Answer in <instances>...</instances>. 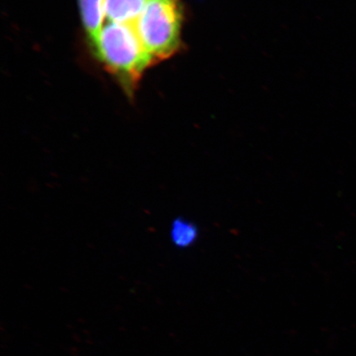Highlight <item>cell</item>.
<instances>
[{"label": "cell", "mask_w": 356, "mask_h": 356, "mask_svg": "<svg viewBox=\"0 0 356 356\" xmlns=\"http://www.w3.org/2000/svg\"><path fill=\"white\" fill-rule=\"evenodd\" d=\"M91 44L97 59L129 96L135 92L147 68L154 65L135 24L109 22Z\"/></svg>", "instance_id": "cell-1"}, {"label": "cell", "mask_w": 356, "mask_h": 356, "mask_svg": "<svg viewBox=\"0 0 356 356\" xmlns=\"http://www.w3.org/2000/svg\"><path fill=\"white\" fill-rule=\"evenodd\" d=\"M184 8L181 0H148L136 22L138 35L154 63L168 60L184 47Z\"/></svg>", "instance_id": "cell-2"}, {"label": "cell", "mask_w": 356, "mask_h": 356, "mask_svg": "<svg viewBox=\"0 0 356 356\" xmlns=\"http://www.w3.org/2000/svg\"><path fill=\"white\" fill-rule=\"evenodd\" d=\"M148 0H106L105 13L109 22L136 24Z\"/></svg>", "instance_id": "cell-3"}, {"label": "cell", "mask_w": 356, "mask_h": 356, "mask_svg": "<svg viewBox=\"0 0 356 356\" xmlns=\"http://www.w3.org/2000/svg\"><path fill=\"white\" fill-rule=\"evenodd\" d=\"M80 17L91 44L96 41L104 20L106 0H78Z\"/></svg>", "instance_id": "cell-4"}, {"label": "cell", "mask_w": 356, "mask_h": 356, "mask_svg": "<svg viewBox=\"0 0 356 356\" xmlns=\"http://www.w3.org/2000/svg\"><path fill=\"white\" fill-rule=\"evenodd\" d=\"M170 233L172 243L180 248L190 247L198 237L197 226L181 218L172 222Z\"/></svg>", "instance_id": "cell-5"}]
</instances>
